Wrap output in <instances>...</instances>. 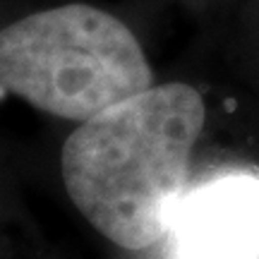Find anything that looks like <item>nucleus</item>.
<instances>
[{"label": "nucleus", "mask_w": 259, "mask_h": 259, "mask_svg": "<svg viewBox=\"0 0 259 259\" xmlns=\"http://www.w3.org/2000/svg\"><path fill=\"white\" fill-rule=\"evenodd\" d=\"M202 94L161 84L84 120L60 154L65 190L103 238L147 250L170 235L204 127Z\"/></svg>", "instance_id": "nucleus-1"}, {"label": "nucleus", "mask_w": 259, "mask_h": 259, "mask_svg": "<svg viewBox=\"0 0 259 259\" xmlns=\"http://www.w3.org/2000/svg\"><path fill=\"white\" fill-rule=\"evenodd\" d=\"M0 87L38 111L84 122L147 92L151 67L115 15L74 3L0 29Z\"/></svg>", "instance_id": "nucleus-2"}, {"label": "nucleus", "mask_w": 259, "mask_h": 259, "mask_svg": "<svg viewBox=\"0 0 259 259\" xmlns=\"http://www.w3.org/2000/svg\"><path fill=\"white\" fill-rule=\"evenodd\" d=\"M170 235L178 259H259V178L235 173L187 192Z\"/></svg>", "instance_id": "nucleus-3"}]
</instances>
